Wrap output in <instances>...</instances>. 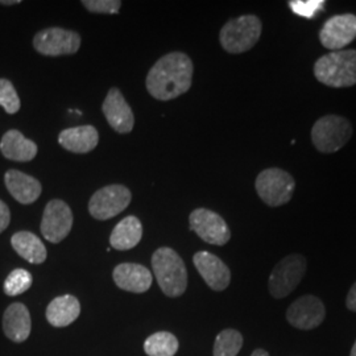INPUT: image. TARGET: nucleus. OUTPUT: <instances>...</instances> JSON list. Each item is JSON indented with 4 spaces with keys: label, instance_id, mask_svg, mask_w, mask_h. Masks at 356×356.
Segmentation results:
<instances>
[{
    "label": "nucleus",
    "instance_id": "5",
    "mask_svg": "<svg viewBox=\"0 0 356 356\" xmlns=\"http://www.w3.org/2000/svg\"><path fill=\"white\" fill-rule=\"evenodd\" d=\"M354 134L351 123L339 115L319 118L312 128V141L321 153H335L342 149Z\"/></svg>",
    "mask_w": 356,
    "mask_h": 356
},
{
    "label": "nucleus",
    "instance_id": "21",
    "mask_svg": "<svg viewBox=\"0 0 356 356\" xmlns=\"http://www.w3.org/2000/svg\"><path fill=\"white\" fill-rule=\"evenodd\" d=\"M79 314L81 304L72 294L56 297L47 309V319L54 327H66L72 325Z\"/></svg>",
    "mask_w": 356,
    "mask_h": 356
},
{
    "label": "nucleus",
    "instance_id": "9",
    "mask_svg": "<svg viewBox=\"0 0 356 356\" xmlns=\"http://www.w3.org/2000/svg\"><path fill=\"white\" fill-rule=\"evenodd\" d=\"M35 49L44 56L58 57L79 51L81 36L70 29L53 26L40 31L33 38Z\"/></svg>",
    "mask_w": 356,
    "mask_h": 356
},
{
    "label": "nucleus",
    "instance_id": "12",
    "mask_svg": "<svg viewBox=\"0 0 356 356\" xmlns=\"http://www.w3.org/2000/svg\"><path fill=\"white\" fill-rule=\"evenodd\" d=\"M356 38V16L343 13L331 16L319 31L321 44L332 51H342Z\"/></svg>",
    "mask_w": 356,
    "mask_h": 356
},
{
    "label": "nucleus",
    "instance_id": "33",
    "mask_svg": "<svg viewBox=\"0 0 356 356\" xmlns=\"http://www.w3.org/2000/svg\"><path fill=\"white\" fill-rule=\"evenodd\" d=\"M20 0H0V4L3 6H13V4H19Z\"/></svg>",
    "mask_w": 356,
    "mask_h": 356
},
{
    "label": "nucleus",
    "instance_id": "29",
    "mask_svg": "<svg viewBox=\"0 0 356 356\" xmlns=\"http://www.w3.org/2000/svg\"><path fill=\"white\" fill-rule=\"evenodd\" d=\"M85 8L94 13H118L122 1L119 0H82Z\"/></svg>",
    "mask_w": 356,
    "mask_h": 356
},
{
    "label": "nucleus",
    "instance_id": "1",
    "mask_svg": "<svg viewBox=\"0 0 356 356\" xmlns=\"http://www.w3.org/2000/svg\"><path fill=\"white\" fill-rule=\"evenodd\" d=\"M193 72L188 54L172 51L153 65L147 76V90L157 101H172L189 91Z\"/></svg>",
    "mask_w": 356,
    "mask_h": 356
},
{
    "label": "nucleus",
    "instance_id": "13",
    "mask_svg": "<svg viewBox=\"0 0 356 356\" xmlns=\"http://www.w3.org/2000/svg\"><path fill=\"white\" fill-rule=\"evenodd\" d=\"M325 317L326 309L323 302L312 294L297 298L286 312L288 322L300 330H313L318 327Z\"/></svg>",
    "mask_w": 356,
    "mask_h": 356
},
{
    "label": "nucleus",
    "instance_id": "8",
    "mask_svg": "<svg viewBox=\"0 0 356 356\" xmlns=\"http://www.w3.org/2000/svg\"><path fill=\"white\" fill-rule=\"evenodd\" d=\"M132 200L131 191L123 185H108L95 191L90 198L89 213L98 220H107L127 209Z\"/></svg>",
    "mask_w": 356,
    "mask_h": 356
},
{
    "label": "nucleus",
    "instance_id": "23",
    "mask_svg": "<svg viewBox=\"0 0 356 356\" xmlns=\"http://www.w3.org/2000/svg\"><path fill=\"white\" fill-rule=\"evenodd\" d=\"M13 250L31 264H41L47 260V248L38 236L29 231H19L11 239Z\"/></svg>",
    "mask_w": 356,
    "mask_h": 356
},
{
    "label": "nucleus",
    "instance_id": "25",
    "mask_svg": "<svg viewBox=\"0 0 356 356\" xmlns=\"http://www.w3.org/2000/svg\"><path fill=\"white\" fill-rule=\"evenodd\" d=\"M243 346V337L234 329L220 331L214 343V356H236Z\"/></svg>",
    "mask_w": 356,
    "mask_h": 356
},
{
    "label": "nucleus",
    "instance_id": "24",
    "mask_svg": "<svg viewBox=\"0 0 356 356\" xmlns=\"http://www.w3.org/2000/svg\"><path fill=\"white\" fill-rule=\"evenodd\" d=\"M144 351L148 356H175L178 351V339L168 331H160L147 338Z\"/></svg>",
    "mask_w": 356,
    "mask_h": 356
},
{
    "label": "nucleus",
    "instance_id": "2",
    "mask_svg": "<svg viewBox=\"0 0 356 356\" xmlns=\"http://www.w3.org/2000/svg\"><path fill=\"white\" fill-rule=\"evenodd\" d=\"M314 76L329 88L344 89L355 86V49L331 51L322 56L314 64Z\"/></svg>",
    "mask_w": 356,
    "mask_h": 356
},
{
    "label": "nucleus",
    "instance_id": "20",
    "mask_svg": "<svg viewBox=\"0 0 356 356\" xmlns=\"http://www.w3.org/2000/svg\"><path fill=\"white\" fill-rule=\"evenodd\" d=\"M99 135L92 126L66 128L60 136L58 143L66 151L73 153H89L98 145Z\"/></svg>",
    "mask_w": 356,
    "mask_h": 356
},
{
    "label": "nucleus",
    "instance_id": "19",
    "mask_svg": "<svg viewBox=\"0 0 356 356\" xmlns=\"http://www.w3.org/2000/svg\"><path fill=\"white\" fill-rule=\"evenodd\" d=\"M0 151L8 160L26 163L36 157L38 145L36 143L26 139L22 132L16 129H10L1 138Z\"/></svg>",
    "mask_w": 356,
    "mask_h": 356
},
{
    "label": "nucleus",
    "instance_id": "28",
    "mask_svg": "<svg viewBox=\"0 0 356 356\" xmlns=\"http://www.w3.org/2000/svg\"><path fill=\"white\" fill-rule=\"evenodd\" d=\"M323 0H293L289 1V7L293 13L300 17L312 19L317 13L323 10Z\"/></svg>",
    "mask_w": 356,
    "mask_h": 356
},
{
    "label": "nucleus",
    "instance_id": "14",
    "mask_svg": "<svg viewBox=\"0 0 356 356\" xmlns=\"http://www.w3.org/2000/svg\"><path fill=\"white\" fill-rule=\"evenodd\" d=\"M193 263L204 282L216 292L225 291L231 281L229 267L214 254L200 251L194 254Z\"/></svg>",
    "mask_w": 356,
    "mask_h": 356
},
{
    "label": "nucleus",
    "instance_id": "31",
    "mask_svg": "<svg viewBox=\"0 0 356 356\" xmlns=\"http://www.w3.org/2000/svg\"><path fill=\"white\" fill-rule=\"evenodd\" d=\"M346 306L348 310L351 312H356V282L351 286L350 292L347 294V298H346Z\"/></svg>",
    "mask_w": 356,
    "mask_h": 356
},
{
    "label": "nucleus",
    "instance_id": "18",
    "mask_svg": "<svg viewBox=\"0 0 356 356\" xmlns=\"http://www.w3.org/2000/svg\"><path fill=\"white\" fill-rule=\"evenodd\" d=\"M4 182L13 198L22 204H33L38 201L42 191L38 179L16 169H11L6 173Z\"/></svg>",
    "mask_w": 356,
    "mask_h": 356
},
{
    "label": "nucleus",
    "instance_id": "3",
    "mask_svg": "<svg viewBox=\"0 0 356 356\" xmlns=\"http://www.w3.org/2000/svg\"><path fill=\"white\" fill-rule=\"evenodd\" d=\"M153 273L168 297H179L188 288V270L181 256L169 247L159 248L152 256Z\"/></svg>",
    "mask_w": 356,
    "mask_h": 356
},
{
    "label": "nucleus",
    "instance_id": "17",
    "mask_svg": "<svg viewBox=\"0 0 356 356\" xmlns=\"http://www.w3.org/2000/svg\"><path fill=\"white\" fill-rule=\"evenodd\" d=\"M31 329V314L26 305L15 302L7 307L3 316V331L8 339L15 343H23L28 339Z\"/></svg>",
    "mask_w": 356,
    "mask_h": 356
},
{
    "label": "nucleus",
    "instance_id": "30",
    "mask_svg": "<svg viewBox=\"0 0 356 356\" xmlns=\"http://www.w3.org/2000/svg\"><path fill=\"white\" fill-rule=\"evenodd\" d=\"M11 222V213L8 206L0 200V234L8 227Z\"/></svg>",
    "mask_w": 356,
    "mask_h": 356
},
{
    "label": "nucleus",
    "instance_id": "10",
    "mask_svg": "<svg viewBox=\"0 0 356 356\" xmlns=\"http://www.w3.org/2000/svg\"><path fill=\"white\" fill-rule=\"evenodd\" d=\"M191 231L204 242L213 245H225L229 242L231 231L226 220L209 209H195L189 216Z\"/></svg>",
    "mask_w": 356,
    "mask_h": 356
},
{
    "label": "nucleus",
    "instance_id": "4",
    "mask_svg": "<svg viewBox=\"0 0 356 356\" xmlns=\"http://www.w3.org/2000/svg\"><path fill=\"white\" fill-rule=\"evenodd\" d=\"M261 20L254 15H243L227 22L219 33L222 48L231 54L251 51L261 36Z\"/></svg>",
    "mask_w": 356,
    "mask_h": 356
},
{
    "label": "nucleus",
    "instance_id": "7",
    "mask_svg": "<svg viewBox=\"0 0 356 356\" xmlns=\"http://www.w3.org/2000/svg\"><path fill=\"white\" fill-rule=\"evenodd\" d=\"M305 272L306 259L302 254H293L284 257L269 276V293L275 298L288 297L304 279Z\"/></svg>",
    "mask_w": 356,
    "mask_h": 356
},
{
    "label": "nucleus",
    "instance_id": "34",
    "mask_svg": "<svg viewBox=\"0 0 356 356\" xmlns=\"http://www.w3.org/2000/svg\"><path fill=\"white\" fill-rule=\"evenodd\" d=\"M350 356H356V341L354 346H353V350H351V354H350Z\"/></svg>",
    "mask_w": 356,
    "mask_h": 356
},
{
    "label": "nucleus",
    "instance_id": "27",
    "mask_svg": "<svg viewBox=\"0 0 356 356\" xmlns=\"http://www.w3.org/2000/svg\"><path fill=\"white\" fill-rule=\"evenodd\" d=\"M0 106L8 114H16L20 110V99L11 81L0 79Z\"/></svg>",
    "mask_w": 356,
    "mask_h": 356
},
{
    "label": "nucleus",
    "instance_id": "26",
    "mask_svg": "<svg viewBox=\"0 0 356 356\" xmlns=\"http://www.w3.org/2000/svg\"><path fill=\"white\" fill-rule=\"evenodd\" d=\"M33 282L32 275L26 269H15L4 281V293L10 297H15L26 292Z\"/></svg>",
    "mask_w": 356,
    "mask_h": 356
},
{
    "label": "nucleus",
    "instance_id": "6",
    "mask_svg": "<svg viewBox=\"0 0 356 356\" xmlns=\"http://www.w3.org/2000/svg\"><path fill=\"white\" fill-rule=\"evenodd\" d=\"M254 188L264 204L270 207H279L292 200L296 182L288 172L280 168H269L257 176Z\"/></svg>",
    "mask_w": 356,
    "mask_h": 356
},
{
    "label": "nucleus",
    "instance_id": "16",
    "mask_svg": "<svg viewBox=\"0 0 356 356\" xmlns=\"http://www.w3.org/2000/svg\"><path fill=\"white\" fill-rule=\"evenodd\" d=\"M113 277L118 288L126 292L145 293L152 285L151 270L135 263L119 264L115 267Z\"/></svg>",
    "mask_w": 356,
    "mask_h": 356
},
{
    "label": "nucleus",
    "instance_id": "11",
    "mask_svg": "<svg viewBox=\"0 0 356 356\" xmlns=\"http://www.w3.org/2000/svg\"><path fill=\"white\" fill-rule=\"evenodd\" d=\"M73 226V213L69 204L61 200H51L45 206L42 220H41V234L48 242L61 243L69 235Z\"/></svg>",
    "mask_w": 356,
    "mask_h": 356
},
{
    "label": "nucleus",
    "instance_id": "32",
    "mask_svg": "<svg viewBox=\"0 0 356 356\" xmlns=\"http://www.w3.org/2000/svg\"><path fill=\"white\" fill-rule=\"evenodd\" d=\"M251 356H269V354L263 348H257V350H254Z\"/></svg>",
    "mask_w": 356,
    "mask_h": 356
},
{
    "label": "nucleus",
    "instance_id": "15",
    "mask_svg": "<svg viewBox=\"0 0 356 356\" xmlns=\"http://www.w3.org/2000/svg\"><path fill=\"white\" fill-rule=\"evenodd\" d=\"M102 111L108 124L119 134H128L135 126V116L132 108L124 99L120 90H108L102 106Z\"/></svg>",
    "mask_w": 356,
    "mask_h": 356
},
{
    "label": "nucleus",
    "instance_id": "22",
    "mask_svg": "<svg viewBox=\"0 0 356 356\" xmlns=\"http://www.w3.org/2000/svg\"><path fill=\"white\" fill-rule=\"evenodd\" d=\"M143 238V225L136 216H126L116 226L110 236L111 247L118 251H127L136 247Z\"/></svg>",
    "mask_w": 356,
    "mask_h": 356
}]
</instances>
